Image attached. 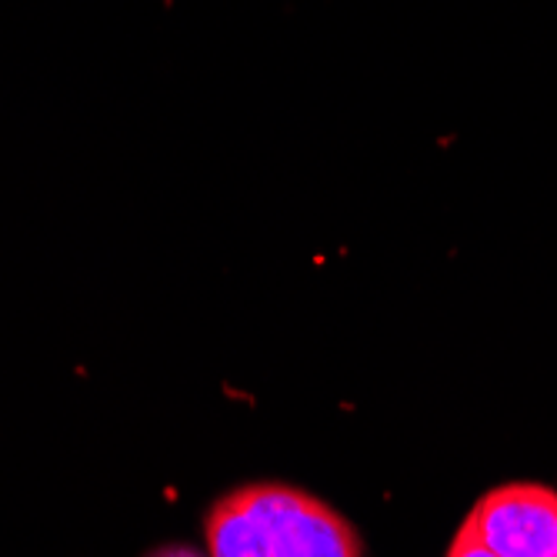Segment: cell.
Instances as JSON below:
<instances>
[{
    "mask_svg": "<svg viewBox=\"0 0 557 557\" xmlns=\"http://www.w3.org/2000/svg\"><path fill=\"white\" fill-rule=\"evenodd\" d=\"M465 528L500 557H557V494L537 484L497 487Z\"/></svg>",
    "mask_w": 557,
    "mask_h": 557,
    "instance_id": "cell-2",
    "label": "cell"
},
{
    "mask_svg": "<svg viewBox=\"0 0 557 557\" xmlns=\"http://www.w3.org/2000/svg\"><path fill=\"white\" fill-rule=\"evenodd\" d=\"M150 557H200V554L190 550V547H161V550H154Z\"/></svg>",
    "mask_w": 557,
    "mask_h": 557,
    "instance_id": "cell-5",
    "label": "cell"
},
{
    "mask_svg": "<svg viewBox=\"0 0 557 557\" xmlns=\"http://www.w3.org/2000/svg\"><path fill=\"white\" fill-rule=\"evenodd\" d=\"M208 544L211 557H274L261 521L250 515L240 491L218 500L208 518Z\"/></svg>",
    "mask_w": 557,
    "mask_h": 557,
    "instance_id": "cell-3",
    "label": "cell"
},
{
    "mask_svg": "<svg viewBox=\"0 0 557 557\" xmlns=\"http://www.w3.org/2000/svg\"><path fill=\"white\" fill-rule=\"evenodd\" d=\"M240 497L261 521L274 557H361L354 528L311 494L284 484H255L240 487Z\"/></svg>",
    "mask_w": 557,
    "mask_h": 557,
    "instance_id": "cell-1",
    "label": "cell"
},
{
    "mask_svg": "<svg viewBox=\"0 0 557 557\" xmlns=\"http://www.w3.org/2000/svg\"><path fill=\"white\" fill-rule=\"evenodd\" d=\"M447 557H500V554H494L487 544H481L468 528H461L458 531V537H454V544H450V554Z\"/></svg>",
    "mask_w": 557,
    "mask_h": 557,
    "instance_id": "cell-4",
    "label": "cell"
}]
</instances>
